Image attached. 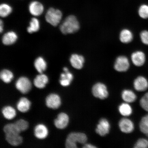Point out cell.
<instances>
[{
    "label": "cell",
    "instance_id": "1",
    "mask_svg": "<svg viewBox=\"0 0 148 148\" xmlns=\"http://www.w3.org/2000/svg\"><path fill=\"white\" fill-rule=\"evenodd\" d=\"M79 29V24L76 17L73 15L67 16L60 26L61 32L64 34H72Z\"/></svg>",
    "mask_w": 148,
    "mask_h": 148
},
{
    "label": "cell",
    "instance_id": "2",
    "mask_svg": "<svg viewBox=\"0 0 148 148\" xmlns=\"http://www.w3.org/2000/svg\"><path fill=\"white\" fill-rule=\"evenodd\" d=\"M87 140L86 135L82 133L72 132L68 135L65 142L67 148H75L77 143L85 144Z\"/></svg>",
    "mask_w": 148,
    "mask_h": 148
},
{
    "label": "cell",
    "instance_id": "3",
    "mask_svg": "<svg viewBox=\"0 0 148 148\" xmlns=\"http://www.w3.org/2000/svg\"><path fill=\"white\" fill-rule=\"evenodd\" d=\"M62 14L58 9L51 8L49 9L45 15V19L49 24L53 26H57L62 20Z\"/></svg>",
    "mask_w": 148,
    "mask_h": 148
},
{
    "label": "cell",
    "instance_id": "4",
    "mask_svg": "<svg viewBox=\"0 0 148 148\" xmlns=\"http://www.w3.org/2000/svg\"><path fill=\"white\" fill-rule=\"evenodd\" d=\"M15 87L16 89L21 93L25 94L30 91L32 87V84L27 77H21L16 81Z\"/></svg>",
    "mask_w": 148,
    "mask_h": 148
},
{
    "label": "cell",
    "instance_id": "5",
    "mask_svg": "<svg viewBox=\"0 0 148 148\" xmlns=\"http://www.w3.org/2000/svg\"><path fill=\"white\" fill-rule=\"evenodd\" d=\"M92 92L94 97L101 99H106L108 96L106 86L101 83H98L94 85Z\"/></svg>",
    "mask_w": 148,
    "mask_h": 148
},
{
    "label": "cell",
    "instance_id": "6",
    "mask_svg": "<svg viewBox=\"0 0 148 148\" xmlns=\"http://www.w3.org/2000/svg\"><path fill=\"white\" fill-rule=\"evenodd\" d=\"M45 103L48 108L56 110L60 106L61 98L60 96L57 94L51 93L46 97Z\"/></svg>",
    "mask_w": 148,
    "mask_h": 148
},
{
    "label": "cell",
    "instance_id": "7",
    "mask_svg": "<svg viewBox=\"0 0 148 148\" xmlns=\"http://www.w3.org/2000/svg\"><path fill=\"white\" fill-rule=\"evenodd\" d=\"M130 63L128 59L125 56H120L116 59L114 64V68L116 71L123 72L129 69Z\"/></svg>",
    "mask_w": 148,
    "mask_h": 148
},
{
    "label": "cell",
    "instance_id": "8",
    "mask_svg": "<svg viewBox=\"0 0 148 148\" xmlns=\"http://www.w3.org/2000/svg\"><path fill=\"white\" fill-rule=\"evenodd\" d=\"M69 117L65 113L62 112L59 114L54 121V124L57 129H63L67 127L69 122Z\"/></svg>",
    "mask_w": 148,
    "mask_h": 148
},
{
    "label": "cell",
    "instance_id": "9",
    "mask_svg": "<svg viewBox=\"0 0 148 148\" xmlns=\"http://www.w3.org/2000/svg\"><path fill=\"white\" fill-rule=\"evenodd\" d=\"M110 125L107 119L103 118L100 120L96 129V132L101 136H104L108 134Z\"/></svg>",
    "mask_w": 148,
    "mask_h": 148
},
{
    "label": "cell",
    "instance_id": "10",
    "mask_svg": "<svg viewBox=\"0 0 148 148\" xmlns=\"http://www.w3.org/2000/svg\"><path fill=\"white\" fill-rule=\"evenodd\" d=\"M29 10L30 13L34 16H38L43 12L44 7L41 3L38 1H34L29 3Z\"/></svg>",
    "mask_w": 148,
    "mask_h": 148
},
{
    "label": "cell",
    "instance_id": "11",
    "mask_svg": "<svg viewBox=\"0 0 148 148\" xmlns=\"http://www.w3.org/2000/svg\"><path fill=\"white\" fill-rule=\"evenodd\" d=\"M119 125L120 130L123 133L129 134L134 130V123L131 120L127 118H123L120 120Z\"/></svg>",
    "mask_w": 148,
    "mask_h": 148
},
{
    "label": "cell",
    "instance_id": "12",
    "mask_svg": "<svg viewBox=\"0 0 148 148\" xmlns=\"http://www.w3.org/2000/svg\"><path fill=\"white\" fill-rule=\"evenodd\" d=\"M85 60L82 56L77 54H73L70 58V62L72 66L77 69H82Z\"/></svg>",
    "mask_w": 148,
    "mask_h": 148
},
{
    "label": "cell",
    "instance_id": "13",
    "mask_svg": "<svg viewBox=\"0 0 148 148\" xmlns=\"http://www.w3.org/2000/svg\"><path fill=\"white\" fill-rule=\"evenodd\" d=\"M49 131L45 125L42 124H38L35 127L34 129V135L36 138L39 139H45L47 136Z\"/></svg>",
    "mask_w": 148,
    "mask_h": 148
},
{
    "label": "cell",
    "instance_id": "14",
    "mask_svg": "<svg viewBox=\"0 0 148 148\" xmlns=\"http://www.w3.org/2000/svg\"><path fill=\"white\" fill-rule=\"evenodd\" d=\"M134 86L135 89L138 91H145L148 88L147 79L144 77H138L135 79Z\"/></svg>",
    "mask_w": 148,
    "mask_h": 148
},
{
    "label": "cell",
    "instance_id": "15",
    "mask_svg": "<svg viewBox=\"0 0 148 148\" xmlns=\"http://www.w3.org/2000/svg\"><path fill=\"white\" fill-rule=\"evenodd\" d=\"M145 56L143 52L136 51L131 55V60L135 66H143L145 62Z\"/></svg>",
    "mask_w": 148,
    "mask_h": 148
},
{
    "label": "cell",
    "instance_id": "16",
    "mask_svg": "<svg viewBox=\"0 0 148 148\" xmlns=\"http://www.w3.org/2000/svg\"><path fill=\"white\" fill-rule=\"evenodd\" d=\"M18 38L17 34L14 31H10L3 35L2 41L5 45H10L15 43Z\"/></svg>",
    "mask_w": 148,
    "mask_h": 148
},
{
    "label": "cell",
    "instance_id": "17",
    "mask_svg": "<svg viewBox=\"0 0 148 148\" xmlns=\"http://www.w3.org/2000/svg\"><path fill=\"white\" fill-rule=\"evenodd\" d=\"M5 140L11 145L16 147L21 144L23 138L20 134H5Z\"/></svg>",
    "mask_w": 148,
    "mask_h": 148
},
{
    "label": "cell",
    "instance_id": "18",
    "mask_svg": "<svg viewBox=\"0 0 148 148\" xmlns=\"http://www.w3.org/2000/svg\"><path fill=\"white\" fill-rule=\"evenodd\" d=\"M49 82V78L45 74L40 73L34 79L33 83L34 86L40 89L43 88Z\"/></svg>",
    "mask_w": 148,
    "mask_h": 148
},
{
    "label": "cell",
    "instance_id": "19",
    "mask_svg": "<svg viewBox=\"0 0 148 148\" xmlns=\"http://www.w3.org/2000/svg\"><path fill=\"white\" fill-rule=\"evenodd\" d=\"M31 102L27 98L23 97L20 98L16 103V108L20 112H26L30 109Z\"/></svg>",
    "mask_w": 148,
    "mask_h": 148
},
{
    "label": "cell",
    "instance_id": "20",
    "mask_svg": "<svg viewBox=\"0 0 148 148\" xmlns=\"http://www.w3.org/2000/svg\"><path fill=\"white\" fill-rule=\"evenodd\" d=\"M73 79V74L69 71L61 74L60 83L64 87L69 86Z\"/></svg>",
    "mask_w": 148,
    "mask_h": 148
},
{
    "label": "cell",
    "instance_id": "21",
    "mask_svg": "<svg viewBox=\"0 0 148 148\" xmlns=\"http://www.w3.org/2000/svg\"><path fill=\"white\" fill-rule=\"evenodd\" d=\"M34 66L38 73H42L47 69V63L43 57H39L35 60Z\"/></svg>",
    "mask_w": 148,
    "mask_h": 148
},
{
    "label": "cell",
    "instance_id": "22",
    "mask_svg": "<svg viewBox=\"0 0 148 148\" xmlns=\"http://www.w3.org/2000/svg\"><path fill=\"white\" fill-rule=\"evenodd\" d=\"M1 112L3 117L7 120H12L16 115L15 110L13 107L10 106L3 107L2 109Z\"/></svg>",
    "mask_w": 148,
    "mask_h": 148
},
{
    "label": "cell",
    "instance_id": "23",
    "mask_svg": "<svg viewBox=\"0 0 148 148\" xmlns=\"http://www.w3.org/2000/svg\"><path fill=\"white\" fill-rule=\"evenodd\" d=\"M133 39L132 33L129 29H123L120 34V41L123 43H128L132 41Z\"/></svg>",
    "mask_w": 148,
    "mask_h": 148
},
{
    "label": "cell",
    "instance_id": "24",
    "mask_svg": "<svg viewBox=\"0 0 148 148\" xmlns=\"http://www.w3.org/2000/svg\"><path fill=\"white\" fill-rule=\"evenodd\" d=\"M122 97L124 101L129 103L134 102L136 99V94L130 90H123L122 93Z\"/></svg>",
    "mask_w": 148,
    "mask_h": 148
},
{
    "label": "cell",
    "instance_id": "25",
    "mask_svg": "<svg viewBox=\"0 0 148 148\" xmlns=\"http://www.w3.org/2000/svg\"><path fill=\"white\" fill-rule=\"evenodd\" d=\"M14 77V74L12 71L8 69H3L0 73L1 80L5 83H10L13 79Z\"/></svg>",
    "mask_w": 148,
    "mask_h": 148
},
{
    "label": "cell",
    "instance_id": "26",
    "mask_svg": "<svg viewBox=\"0 0 148 148\" xmlns=\"http://www.w3.org/2000/svg\"><path fill=\"white\" fill-rule=\"evenodd\" d=\"M29 26L27 28V31L30 34L38 32L39 30L40 22L37 18H32L29 23Z\"/></svg>",
    "mask_w": 148,
    "mask_h": 148
},
{
    "label": "cell",
    "instance_id": "27",
    "mask_svg": "<svg viewBox=\"0 0 148 148\" xmlns=\"http://www.w3.org/2000/svg\"><path fill=\"white\" fill-rule=\"evenodd\" d=\"M3 131L5 134H20L21 132L14 123H8L4 126Z\"/></svg>",
    "mask_w": 148,
    "mask_h": 148
},
{
    "label": "cell",
    "instance_id": "28",
    "mask_svg": "<svg viewBox=\"0 0 148 148\" xmlns=\"http://www.w3.org/2000/svg\"><path fill=\"white\" fill-rule=\"evenodd\" d=\"M119 112L121 115L125 116H130L132 113L131 107L127 103H123L119 107Z\"/></svg>",
    "mask_w": 148,
    "mask_h": 148
},
{
    "label": "cell",
    "instance_id": "29",
    "mask_svg": "<svg viewBox=\"0 0 148 148\" xmlns=\"http://www.w3.org/2000/svg\"><path fill=\"white\" fill-rule=\"evenodd\" d=\"M12 12V7L7 3H3L0 5V15L1 17H7Z\"/></svg>",
    "mask_w": 148,
    "mask_h": 148
},
{
    "label": "cell",
    "instance_id": "30",
    "mask_svg": "<svg viewBox=\"0 0 148 148\" xmlns=\"http://www.w3.org/2000/svg\"><path fill=\"white\" fill-rule=\"evenodd\" d=\"M139 126L140 131L147 136L148 135V114L142 118Z\"/></svg>",
    "mask_w": 148,
    "mask_h": 148
},
{
    "label": "cell",
    "instance_id": "31",
    "mask_svg": "<svg viewBox=\"0 0 148 148\" xmlns=\"http://www.w3.org/2000/svg\"><path fill=\"white\" fill-rule=\"evenodd\" d=\"M14 124L21 132L26 130L29 127L28 122L23 119L18 120L15 122Z\"/></svg>",
    "mask_w": 148,
    "mask_h": 148
},
{
    "label": "cell",
    "instance_id": "32",
    "mask_svg": "<svg viewBox=\"0 0 148 148\" xmlns=\"http://www.w3.org/2000/svg\"><path fill=\"white\" fill-rule=\"evenodd\" d=\"M139 15L144 19L148 18V5H140L138 10Z\"/></svg>",
    "mask_w": 148,
    "mask_h": 148
},
{
    "label": "cell",
    "instance_id": "33",
    "mask_svg": "<svg viewBox=\"0 0 148 148\" xmlns=\"http://www.w3.org/2000/svg\"><path fill=\"white\" fill-rule=\"evenodd\" d=\"M148 147V140L145 138H142L139 139L135 144L134 148H147Z\"/></svg>",
    "mask_w": 148,
    "mask_h": 148
},
{
    "label": "cell",
    "instance_id": "34",
    "mask_svg": "<svg viewBox=\"0 0 148 148\" xmlns=\"http://www.w3.org/2000/svg\"><path fill=\"white\" fill-rule=\"evenodd\" d=\"M140 38L143 44L148 45V31H142L140 33Z\"/></svg>",
    "mask_w": 148,
    "mask_h": 148
},
{
    "label": "cell",
    "instance_id": "35",
    "mask_svg": "<svg viewBox=\"0 0 148 148\" xmlns=\"http://www.w3.org/2000/svg\"><path fill=\"white\" fill-rule=\"evenodd\" d=\"M140 104L142 108L148 112V100L144 97L140 101Z\"/></svg>",
    "mask_w": 148,
    "mask_h": 148
},
{
    "label": "cell",
    "instance_id": "36",
    "mask_svg": "<svg viewBox=\"0 0 148 148\" xmlns=\"http://www.w3.org/2000/svg\"><path fill=\"white\" fill-rule=\"evenodd\" d=\"M83 147L85 148H97V147H95V146L92 145V144H85V145Z\"/></svg>",
    "mask_w": 148,
    "mask_h": 148
},
{
    "label": "cell",
    "instance_id": "37",
    "mask_svg": "<svg viewBox=\"0 0 148 148\" xmlns=\"http://www.w3.org/2000/svg\"><path fill=\"white\" fill-rule=\"evenodd\" d=\"M3 22L1 20V22H0V31H1V33L3 31Z\"/></svg>",
    "mask_w": 148,
    "mask_h": 148
},
{
    "label": "cell",
    "instance_id": "38",
    "mask_svg": "<svg viewBox=\"0 0 148 148\" xmlns=\"http://www.w3.org/2000/svg\"><path fill=\"white\" fill-rule=\"evenodd\" d=\"M144 97L148 100V92H147V93L145 94V95L144 96Z\"/></svg>",
    "mask_w": 148,
    "mask_h": 148
},
{
    "label": "cell",
    "instance_id": "39",
    "mask_svg": "<svg viewBox=\"0 0 148 148\" xmlns=\"http://www.w3.org/2000/svg\"><path fill=\"white\" fill-rule=\"evenodd\" d=\"M63 70L64 72H67L69 71L68 68L67 67H65L63 68Z\"/></svg>",
    "mask_w": 148,
    "mask_h": 148
}]
</instances>
